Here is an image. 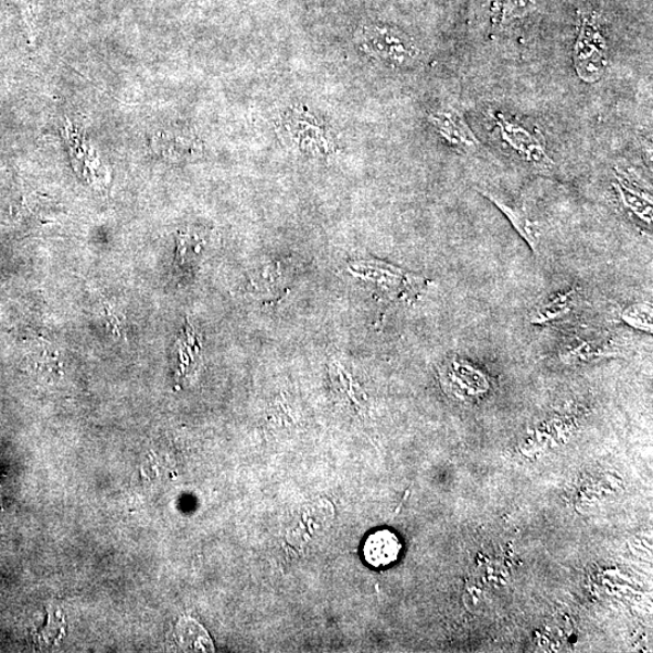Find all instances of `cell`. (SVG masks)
<instances>
[{"label":"cell","instance_id":"cell-3","mask_svg":"<svg viewBox=\"0 0 653 653\" xmlns=\"http://www.w3.org/2000/svg\"><path fill=\"white\" fill-rule=\"evenodd\" d=\"M573 61L578 78L585 83L601 80L607 70L606 40L595 14L580 16Z\"/></svg>","mask_w":653,"mask_h":653},{"label":"cell","instance_id":"cell-4","mask_svg":"<svg viewBox=\"0 0 653 653\" xmlns=\"http://www.w3.org/2000/svg\"><path fill=\"white\" fill-rule=\"evenodd\" d=\"M492 121L499 130V135L513 152H516L526 163L533 167L550 169L553 160L545 151L543 139L533 134L520 123L511 120L507 115L495 111L491 113Z\"/></svg>","mask_w":653,"mask_h":653},{"label":"cell","instance_id":"cell-8","mask_svg":"<svg viewBox=\"0 0 653 653\" xmlns=\"http://www.w3.org/2000/svg\"><path fill=\"white\" fill-rule=\"evenodd\" d=\"M617 355L612 344L602 338H574L566 342L561 359L570 362H586Z\"/></svg>","mask_w":653,"mask_h":653},{"label":"cell","instance_id":"cell-10","mask_svg":"<svg viewBox=\"0 0 653 653\" xmlns=\"http://www.w3.org/2000/svg\"><path fill=\"white\" fill-rule=\"evenodd\" d=\"M576 301V294L573 291L561 293L551 298L550 301L541 303L531 314V323L535 325H544L554 323L573 312Z\"/></svg>","mask_w":653,"mask_h":653},{"label":"cell","instance_id":"cell-11","mask_svg":"<svg viewBox=\"0 0 653 653\" xmlns=\"http://www.w3.org/2000/svg\"><path fill=\"white\" fill-rule=\"evenodd\" d=\"M538 8V0H501L500 2V24H507L511 21L527 17Z\"/></svg>","mask_w":653,"mask_h":653},{"label":"cell","instance_id":"cell-2","mask_svg":"<svg viewBox=\"0 0 653 653\" xmlns=\"http://www.w3.org/2000/svg\"><path fill=\"white\" fill-rule=\"evenodd\" d=\"M349 271L361 280L376 286L390 301H414L426 286L424 277L380 261L355 262L350 264Z\"/></svg>","mask_w":653,"mask_h":653},{"label":"cell","instance_id":"cell-5","mask_svg":"<svg viewBox=\"0 0 653 653\" xmlns=\"http://www.w3.org/2000/svg\"><path fill=\"white\" fill-rule=\"evenodd\" d=\"M430 123L448 145L465 154H473L480 148L477 136L470 130L465 117L453 106H444L430 115Z\"/></svg>","mask_w":653,"mask_h":653},{"label":"cell","instance_id":"cell-7","mask_svg":"<svg viewBox=\"0 0 653 653\" xmlns=\"http://www.w3.org/2000/svg\"><path fill=\"white\" fill-rule=\"evenodd\" d=\"M401 551L398 535L382 529L369 535L363 544V558L373 567H385L398 562Z\"/></svg>","mask_w":653,"mask_h":653},{"label":"cell","instance_id":"cell-1","mask_svg":"<svg viewBox=\"0 0 653 653\" xmlns=\"http://www.w3.org/2000/svg\"><path fill=\"white\" fill-rule=\"evenodd\" d=\"M357 39L363 52L390 67L413 66L422 55L420 49L409 35L387 24L363 25Z\"/></svg>","mask_w":653,"mask_h":653},{"label":"cell","instance_id":"cell-12","mask_svg":"<svg viewBox=\"0 0 653 653\" xmlns=\"http://www.w3.org/2000/svg\"><path fill=\"white\" fill-rule=\"evenodd\" d=\"M623 318L627 325L652 334V307L648 304H637L625 310Z\"/></svg>","mask_w":653,"mask_h":653},{"label":"cell","instance_id":"cell-6","mask_svg":"<svg viewBox=\"0 0 653 653\" xmlns=\"http://www.w3.org/2000/svg\"><path fill=\"white\" fill-rule=\"evenodd\" d=\"M480 194L490 200L507 217L513 228L520 235L522 239L529 244L535 254L539 253L542 238L540 223L533 221L529 214L520 208L511 206L491 192L481 190Z\"/></svg>","mask_w":653,"mask_h":653},{"label":"cell","instance_id":"cell-9","mask_svg":"<svg viewBox=\"0 0 653 653\" xmlns=\"http://www.w3.org/2000/svg\"><path fill=\"white\" fill-rule=\"evenodd\" d=\"M615 187L624 208L651 228L652 200L648 192L626 184L623 177Z\"/></svg>","mask_w":653,"mask_h":653}]
</instances>
